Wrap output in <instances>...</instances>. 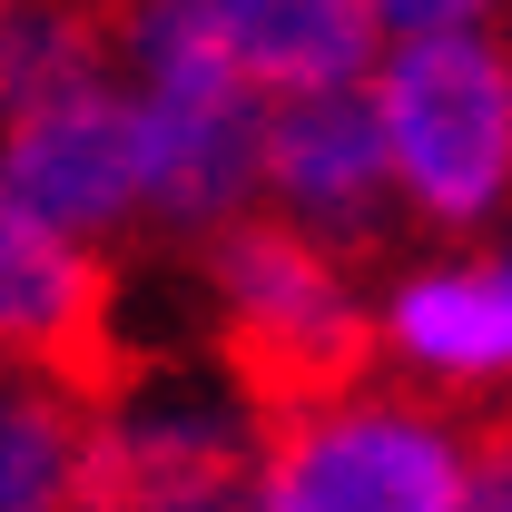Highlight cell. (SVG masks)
<instances>
[{
	"mask_svg": "<svg viewBox=\"0 0 512 512\" xmlns=\"http://www.w3.org/2000/svg\"><path fill=\"white\" fill-rule=\"evenodd\" d=\"M375 109H384V138H394V178H404L424 227L493 217V197L512 178V79L493 40L424 30L375 79Z\"/></svg>",
	"mask_w": 512,
	"mask_h": 512,
	"instance_id": "6da1fadb",
	"label": "cell"
},
{
	"mask_svg": "<svg viewBox=\"0 0 512 512\" xmlns=\"http://www.w3.org/2000/svg\"><path fill=\"white\" fill-rule=\"evenodd\" d=\"M256 512H473V463L424 404L355 394L266 444Z\"/></svg>",
	"mask_w": 512,
	"mask_h": 512,
	"instance_id": "7a4b0ae2",
	"label": "cell"
},
{
	"mask_svg": "<svg viewBox=\"0 0 512 512\" xmlns=\"http://www.w3.org/2000/svg\"><path fill=\"white\" fill-rule=\"evenodd\" d=\"M0 345H20L40 375H60L99 414H119L128 375H138L119 345L109 266L89 247H69V227L30 217L10 188H0Z\"/></svg>",
	"mask_w": 512,
	"mask_h": 512,
	"instance_id": "3957f363",
	"label": "cell"
},
{
	"mask_svg": "<svg viewBox=\"0 0 512 512\" xmlns=\"http://www.w3.org/2000/svg\"><path fill=\"white\" fill-rule=\"evenodd\" d=\"M0 188L50 227H119L128 207H148V99L89 79L0 119Z\"/></svg>",
	"mask_w": 512,
	"mask_h": 512,
	"instance_id": "277c9868",
	"label": "cell"
},
{
	"mask_svg": "<svg viewBox=\"0 0 512 512\" xmlns=\"http://www.w3.org/2000/svg\"><path fill=\"white\" fill-rule=\"evenodd\" d=\"M266 188L286 197L325 247L375 256L394 237V138H384V109L365 89H306V99H276L266 109Z\"/></svg>",
	"mask_w": 512,
	"mask_h": 512,
	"instance_id": "5b68a950",
	"label": "cell"
},
{
	"mask_svg": "<svg viewBox=\"0 0 512 512\" xmlns=\"http://www.w3.org/2000/svg\"><path fill=\"white\" fill-rule=\"evenodd\" d=\"M266 178V109L227 60L148 69V217L168 227H217L237 217Z\"/></svg>",
	"mask_w": 512,
	"mask_h": 512,
	"instance_id": "8992f818",
	"label": "cell"
},
{
	"mask_svg": "<svg viewBox=\"0 0 512 512\" xmlns=\"http://www.w3.org/2000/svg\"><path fill=\"white\" fill-rule=\"evenodd\" d=\"M60 512H256V453L237 424H99Z\"/></svg>",
	"mask_w": 512,
	"mask_h": 512,
	"instance_id": "52a82bcc",
	"label": "cell"
},
{
	"mask_svg": "<svg viewBox=\"0 0 512 512\" xmlns=\"http://www.w3.org/2000/svg\"><path fill=\"white\" fill-rule=\"evenodd\" d=\"M227 69L256 99H306V89H355L375 60V0H197Z\"/></svg>",
	"mask_w": 512,
	"mask_h": 512,
	"instance_id": "ba28073f",
	"label": "cell"
},
{
	"mask_svg": "<svg viewBox=\"0 0 512 512\" xmlns=\"http://www.w3.org/2000/svg\"><path fill=\"white\" fill-rule=\"evenodd\" d=\"M384 325L434 384L512 375V256L503 266H424V276H404Z\"/></svg>",
	"mask_w": 512,
	"mask_h": 512,
	"instance_id": "9c48e42d",
	"label": "cell"
},
{
	"mask_svg": "<svg viewBox=\"0 0 512 512\" xmlns=\"http://www.w3.org/2000/svg\"><path fill=\"white\" fill-rule=\"evenodd\" d=\"M483 10H493V0H375L384 30H414V40H424V30H463V20H483Z\"/></svg>",
	"mask_w": 512,
	"mask_h": 512,
	"instance_id": "30bf717a",
	"label": "cell"
},
{
	"mask_svg": "<svg viewBox=\"0 0 512 512\" xmlns=\"http://www.w3.org/2000/svg\"><path fill=\"white\" fill-rule=\"evenodd\" d=\"M0 10H10V0H0Z\"/></svg>",
	"mask_w": 512,
	"mask_h": 512,
	"instance_id": "8fae6325",
	"label": "cell"
}]
</instances>
